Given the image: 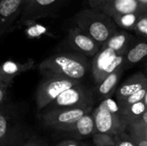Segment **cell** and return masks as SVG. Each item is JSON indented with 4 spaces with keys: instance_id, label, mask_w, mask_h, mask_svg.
Masks as SVG:
<instances>
[{
    "instance_id": "cell-31",
    "label": "cell",
    "mask_w": 147,
    "mask_h": 146,
    "mask_svg": "<svg viewBox=\"0 0 147 146\" xmlns=\"http://www.w3.org/2000/svg\"><path fill=\"white\" fill-rule=\"evenodd\" d=\"M130 124H147V110L136 120Z\"/></svg>"
},
{
    "instance_id": "cell-10",
    "label": "cell",
    "mask_w": 147,
    "mask_h": 146,
    "mask_svg": "<svg viewBox=\"0 0 147 146\" xmlns=\"http://www.w3.org/2000/svg\"><path fill=\"white\" fill-rule=\"evenodd\" d=\"M24 0H0V38L20 17Z\"/></svg>"
},
{
    "instance_id": "cell-32",
    "label": "cell",
    "mask_w": 147,
    "mask_h": 146,
    "mask_svg": "<svg viewBox=\"0 0 147 146\" xmlns=\"http://www.w3.org/2000/svg\"><path fill=\"white\" fill-rule=\"evenodd\" d=\"M140 3H141L142 4H146V2H147V0H138Z\"/></svg>"
},
{
    "instance_id": "cell-5",
    "label": "cell",
    "mask_w": 147,
    "mask_h": 146,
    "mask_svg": "<svg viewBox=\"0 0 147 146\" xmlns=\"http://www.w3.org/2000/svg\"><path fill=\"white\" fill-rule=\"evenodd\" d=\"M94 92L82 83L65 90L45 108H93Z\"/></svg>"
},
{
    "instance_id": "cell-14",
    "label": "cell",
    "mask_w": 147,
    "mask_h": 146,
    "mask_svg": "<svg viewBox=\"0 0 147 146\" xmlns=\"http://www.w3.org/2000/svg\"><path fill=\"white\" fill-rule=\"evenodd\" d=\"M141 5L143 4L138 0H113L105 5L101 11L114 18L124 14L141 13Z\"/></svg>"
},
{
    "instance_id": "cell-18",
    "label": "cell",
    "mask_w": 147,
    "mask_h": 146,
    "mask_svg": "<svg viewBox=\"0 0 147 146\" xmlns=\"http://www.w3.org/2000/svg\"><path fill=\"white\" fill-rule=\"evenodd\" d=\"M147 57V41L142 40L133 45L125 53V62L127 64L134 65Z\"/></svg>"
},
{
    "instance_id": "cell-28",
    "label": "cell",
    "mask_w": 147,
    "mask_h": 146,
    "mask_svg": "<svg viewBox=\"0 0 147 146\" xmlns=\"http://www.w3.org/2000/svg\"><path fill=\"white\" fill-rule=\"evenodd\" d=\"M113 0H89L90 5L94 9H97V10H102V9L107 5L108 3H109L110 2H112Z\"/></svg>"
},
{
    "instance_id": "cell-21",
    "label": "cell",
    "mask_w": 147,
    "mask_h": 146,
    "mask_svg": "<svg viewBox=\"0 0 147 146\" xmlns=\"http://www.w3.org/2000/svg\"><path fill=\"white\" fill-rule=\"evenodd\" d=\"M92 142L96 146H115V138L110 133L96 132L92 136Z\"/></svg>"
},
{
    "instance_id": "cell-1",
    "label": "cell",
    "mask_w": 147,
    "mask_h": 146,
    "mask_svg": "<svg viewBox=\"0 0 147 146\" xmlns=\"http://www.w3.org/2000/svg\"><path fill=\"white\" fill-rule=\"evenodd\" d=\"M88 57L76 52H59L45 59L39 65L43 78H66L81 81L91 71Z\"/></svg>"
},
{
    "instance_id": "cell-4",
    "label": "cell",
    "mask_w": 147,
    "mask_h": 146,
    "mask_svg": "<svg viewBox=\"0 0 147 146\" xmlns=\"http://www.w3.org/2000/svg\"><path fill=\"white\" fill-rule=\"evenodd\" d=\"M90 112H92V108H47L39 115V118L43 126L59 132Z\"/></svg>"
},
{
    "instance_id": "cell-9",
    "label": "cell",
    "mask_w": 147,
    "mask_h": 146,
    "mask_svg": "<svg viewBox=\"0 0 147 146\" xmlns=\"http://www.w3.org/2000/svg\"><path fill=\"white\" fill-rule=\"evenodd\" d=\"M66 43L72 49V52H76L86 57H94L102 47L78 27L72 28L69 30Z\"/></svg>"
},
{
    "instance_id": "cell-7",
    "label": "cell",
    "mask_w": 147,
    "mask_h": 146,
    "mask_svg": "<svg viewBox=\"0 0 147 146\" xmlns=\"http://www.w3.org/2000/svg\"><path fill=\"white\" fill-rule=\"evenodd\" d=\"M92 113L97 132L113 135L126 132L128 124L122 117L121 112H112L98 106Z\"/></svg>"
},
{
    "instance_id": "cell-20",
    "label": "cell",
    "mask_w": 147,
    "mask_h": 146,
    "mask_svg": "<svg viewBox=\"0 0 147 146\" xmlns=\"http://www.w3.org/2000/svg\"><path fill=\"white\" fill-rule=\"evenodd\" d=\"M141 15V13H129L115 16L112 19L121 28L131 29L135 28V25Z\"/></svg>"
},
{
    "instance_id": "cell-26",
    "label": "cell",
    "mask_w": 147,
    "mask_h": 146,
    "mask_svg": "<svg viewBox=\"0 0 147 146\" xmlns=\"http://www.w3.org/2000/svg\"><path fill=\"white\" fill-rule=\"evenodd\" d=\"M22 146H48L47 142L37 135H33Z\"/></svg>"
},
{
    "instance_id": "cell-15",
    "label": "cell",
    "mask_w": 147,
    "mask_h": 146,
    "mask_svg": "<svg viewBox=\"0 0 147 146\" xmlns=\"http://www.w3.org/2000/svg\"><path fill=\"white\" fill-rule=\"evenodd\" d=\"M146 87L147 76L142 72H137L127 78L119 88L116 89V101L119 102Z\"/></svg>"
},
{
    "instance_id": "cell-23",
    "label": "cell",
    "mask_w": 147,
    "mask_h": 146,
    "mask_svg": "<svg viewBox=\"0 0 147 146\" xmlns=\"http://www.w3.org/2000/svg\"><path fill=\"white\" fill-rule=\"evenodd\" d=\"M115 146H138L136 142L133 139L127 132H123L115 135Z\"/></svg>"
},
{
    "instance_id": "cell-16",
    "label": "cell",
    "mask_w": 147,
    "mask_h": 146,
    "mask_svg": "<svg viewBox=\"0 0 147 146\" xmlns=\"http://www.w3.org/2000/svg\"><path fill=\"white\" fill-rule=\"evenodd\" d=\"M126 65L121 66L116 69L115 71L110 73L96 87V94L102 100L108 97H111L112 95L115 92L118 82L124 71Z\"/></svg>"
},
{
    "instance_id": "cell-19",
    "label": "cell",
    "mask_w": 147,
    "mask_h": 146,
    "mask_svg": "<svg viewBox=\"0 0 147 146\" xmlns=\"http://www.w3.org/2000/svg\"><path fill=\"white\" fill-rule=\"evenodd\" d=\"M146 110L147 105L143 100L132 105L121 108V114L127 123L129 125L130 123L138 120Z\"/></svg>"
},
{
    "instance_id": "cell-30",
    "label": "cell",
    "mask_w": 147,
    "mask_h": 146,
    "mask_svg": "<svg viewBox=\"0 0 147 146\" xmlns=\"http://www.w3.org/2000/svg\"><path fill=\"white\" fill-rule=\"evenodd\" d=\"M129 134L133 138V139L136 142L138 146H147L146 139H143V138H141V137H140L138 135H135V134H131V133H129Z\"/></svg>"
},
{
    "instance_id": "cell-27",
    "label": "cell",
    "mask_w": 147,
    "mask_h": 146,
    "mask_svg": "<svg viewBox=\"0 0 147 146\" xmlns=\"http://www.w3.org/2000/svg\"><path fill=\"white\" fill-rule=\"evenodd\" d=\"M9 88V85L0 82V108L6 105Z\"/></svg>"
},
{
    "instance_id": "cell-17",
    "label": "cell",
    "mask_w": 147,
    "mask_h": 146,
    "mask_svg": "<svg viewBox=\"0 0 147 146\" xmlns=\"http://www.w3.org/2000/svg\"><path fill=\"white\" fill-rule=\"evenodd\" d=\"M134 36L125 31H117L102 46L109 47L120 54H125L133 45Z\"/></svg>"
},
{
    "instance_id": "cell-33",
    "label": "cell",
    "mask_w": 147,
    "mask_h": 146,
    "mask_svg": "<svg viewBox=\"0 0 147 146\" xmlns=\"http://www.w3.org/2000/svg\"><path fill=\"white\" fill-rule=\"evenodd\" d=\"M144 102H146V104L147 105V92H146V96H145V98H144Z\"/></svg>"
},
{
    "instance_id": "cell-2",
    "label": "cell",
    "mask_w": 147,
    "mask_h": 146,
    "mask_svg": "<svg viewBox=\"0 0 147 146\" xmlns=\"http://www.w3.org/2000/svg\"><path fill=\"white\" fill-rule=\"evenodd\" d=\"M34 134V131L12 108H0V146H22Z\"/></svg>"
},
{
    "instance_id": "cell-24",
    "label": "cell",
    "mask_w": 147,
    "mask_h": 146,
    "mask_svg": "<svg viewBox=\"0 0 147 146\" xmlns=\"http://www.w3.org/2000/svg\"><path fill=\"white\" fill-rule=\"evenodd\" d=\"M126 132L138 135L147 140V124H129Z\"/></svg>"
},
{
    "instance_id": "cell-34",
    "label": "cell",
    "mask_w": 147,
    "mask_h": 146,
    "mask_svg": "<svg viewBox=\"0 0 147 146\" xmlns=\"http://www.w3.org/2000/svg\"><path fill=\"white\" fill-rule=\"evenodd\" d=\"M146 5H147V2H146Z\"/></svg>"
},
{
    "instance_id": "cell-12",
    "label": "cell",
    "mask_w": 147,
    "mask_h": 146,
    "mask_svg": "<svg viewBox=\"0 0 147 146\" xmlns=\"http://www.w3.org/2000/svg\"><path fill=\"white\" fill-rule=\"evenodd\" d=\"M35 65V61L32 59L25 62H16L8 60L0 65V82L10 86L13 80L20 74L32 70Z\"/></svg>"
},
{
    "instance_id": "cell-3",
    "label": "cell",
    "mask_w": 147,
    "mask_h": 146,
    "mask_svg": "<svg viewBox=\"0 0 147 146\" xmlns=\"http://www.w3.org/2000/svg\"><path fill=\"white\" fill-rule=\"evenodd\" d=\"M75 22L84 33L96 40L101 46L118 30L114 20L97 9H84L75 16Z\"/></svg>"
},
{
    "instance_id": "cell-11",
    "label": "cell",
    "mask_w": 147,
    "mask_h": 146,
    "mask_svg": "<svg viewBox=\"0 0 147 146\" xmlns=\"http://www.w3.org/2000/svg\"><path fill=\"white\" fill-rule=\"evenodd\" d=\"M59 132L66 133L78 139H85L90 135H93L97 132L93 113L90 112L84 114L76 122L62 128Z\"/></svg>"
},
{
    "instance_id": "cell-25",
    "label": "cell",
    "mask_w": 147,
    "mask_h": 146,
    "mask_svg": "<svg viewBox=\"0 0 147 146\" xmlns=\"http://www.w3.org/2000/svg\"><path fill=\"white\" fill-rule=\"evenodd\" d=\"M134 30L139 35L147 38V15H141L138 20Z\"/></svg>"
},
{
    "instance_id": "cell-6",
    "label": "cell",
    "mask_w": 147,
    "mask_h": 146,
    "mask_svg": "<svg viewBox=\"0 0 147 146\" xmlns=\"http://www.w3.org/2000/svg\"><path fill=\"white\" fill-rule=\"evenodd\" d=\"M81 81L66 78H43L40 83L35 95L39 111L43 110L65 90L80 83Z\"/></svg>"
},
{
    "instance_id": "cell-13",
    "label": "cell",
    "mask_w": 147,
    "mask_h": 146,
    "mask_svg": "<svg viewBox=\"0 0 147 146\" xmlns=\"http://www.w3.org/2000/svg\"><path fill=\"white\" fill-rule=\"evenodd\" d=\"M117 54L120 53L116 52L109 47L102 46L100 51L94 56L92 60L91 73L96 84H99L102 81V73L105 68Z\"/></svg>"
},
{
    "instance_id": "cell-29",
    "label": "cell",
    "mask_w": 147,
    "mask_h": 146,
    "mask_svg": "<svg viewBox=\"0 0 147 146\" xmlns=\"http://www.w3.org/2000/svg\"><path fill=\"white\" fill-rule=\"evenodd\" d=\"M57 146H89L84 144H82L77 140H72V139H67V140H63L59 142Z\"/></svg>"
},
{
    "instance_id": "cell-22",
    "label": "cell",
    "mask_w": 147,
    "mask_h": 146,
    "mask_svg": "<svg viewBox=\"0 0 147 146\" xmlns=\"http://www.w3.org/2000/svg\"><path fill=\"white\" fill-rule=\"evenodd\" d=\"M147 92V87L146 88H144L135 93H134L133 95L117 102L120 108H123V107H127V106H129V105H132L134 103H136L138 102H140V101H143L145 96H146V94Z\"/></svg>"
},
{
    "instance_id": "cell-8",
    "label": "cell",
    "mask_w": 147,
    "mask_h": 146,
    "mask_svg": "<svg viewBox=\"0 0 147 146\" xmlns=\"http://www.w3.org/2000/svg\"><path fill=\"white\" fill-rule=\"evenodd\" d=\"M61 0H24L20 24H27L52 14Z\"/></svg>"
}]
</instances>
